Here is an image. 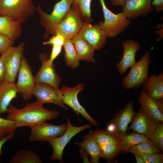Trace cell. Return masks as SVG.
Segmentation results:
<instances>
[{
    "instance_id": "cell-1",
    "label": "cell",
    "mask_w": 163,
    "mask_h": 163,
    "mask_svg": "<svg viewBox=\"0 0 163 163\" xmlns=\"http://www.w3.org/2000/svg\"><path fill=\"white\" fill-rule=\"evenodd\" d=\"M6 118L14 122L17 128L30 127L46 121L58 118L59 113L45 109L43 104L37 101L18 109L13 105L8 108Z\"/></svg>"
},
{
    "instance_id": "cell-2",
    "label": "cell",
    "mask_w": 163,
    "mask_h": 163,
    "mask_svg": "<svg viewBox=\"0 0 163 163\" xmlns=\"http://www.w3.org/2000/svg\"><path fill=\"white\" fill-rule=\"evenodd\" d=\"M104 18V22L97 24L107 38L115 37L122 33L131 24V21L122 11L117 14L112 12L106 6L104 0H100Z\"/></svg>"
},
{
    "instance_id": "cell-3",
    "label": "cell",
    "mask_w": 163,
    "mask_h": 163,
    "mask_svg": "<svg viewBox=\"0 0 163 163\" xmlns=\"http://www.w3.org/2000/svg\"><path fill=\"white\" fill-rule=\"evenodd\" d=\"M73 2V0H60L55 4L50 14L43 11L40 6L37 7L36 10L39 15L40 23L45 29L44 39H47L52 31L63 20Z\"/></svg>"
},
{
    "instance_id": "cell-4",
    "label": "cell",
    "mask_w": 163,
    "mask_h": 163,
    "mask_svg": "<svg viewBox=\"0 0 163 163\" xmlns=\"http://www.w3.org/2000/svg\"><path fill=\"white\" fill-rule=\"evenodd\" d=\"M152 63L150 54L146 51L130 68L128 74L122 79V86L127 90L138 89L142 87L149 77V66Z\"/></svg>"
},
{
    "instance_id": "cell-5",
    "label": "cell",
    "mask_w": 163,
    "mask_h": 163,
    "mask_svg": "<svg viewBox=\"0 0 163 163\" xmlns=\"http://www.w3.org/2000/svg\"><path fill=\"white\" fill-rule=\"evenodd\" d=\"M37 7L33 0H0V15H6L21 24L34 14Z\"/></svg>"
},
{
    "instance_id": "cell-6",
    "label": "cell",
    "mask_w": 163,
    "mask_h": 163,
    "mask_svg": "<svg viewBox=\"0 0 163 163\" xmlns=\"http://www.w3.org/2000/svg\"><path fill=\"white\" fill-rule=\"evenodd\" d=\"M135 113L133 101H130L113 116L108 123L106 130L119 142L126 135L128 125L132 120Z\"/></svg>"
},
{
    "instance_id": "cell-7",
    "label": "cell",
    "mask_w": 163,
    "mask_h": 163,
    "mask_svg": "<svg viewBox=\"0 0 163 163\" xmlns=\"http://www.w3.org/2000/svg\"><path fill=\"white\" fill-rule=\"evenodd\" d=\"M24 43L22 42L17 46H10L1 53L0 58L5 69V81L14 82L24 56Z\"/></svg>"
},
{
    "instance_id": "cell-8",
    "label": "cell",
    "mask_w": 163,
    "mask_h": 163,
    "mask_svg": "<svg viewBox=\"0 0 163 163\" xmlns=\"http://www.w3.org/2000/svg\"><path fill=\"white\" fill-rule=\"evenodd\" d=\"M66 119L67 126L64 133L60 136L52 139L48 141L53 150L50 157L51 159L58 160L62 163L63 162L62 158L63 151L71 139L81 131L92 127L90 123L80 126H74L71 124L68 118H66Z\"/></svg>"
},
{
    "instance_id": "cell-9",
    "label": "cell",
    "mask_w": 163,
    "mask_h": 163,
    "mask_svg": "<svg viewBox=\"0 0 163 163\" xmlns=\"http://www.w3.org/2000/svg\"><path fill=\"white\" fill-rule=\"evenodd\" d=\"M83 22L79 12L72 6L63 20L52 31L50 34H59L65 39H71L78 33Z\"/></svg>"
},
{
    "instance_id": "cell-10",
    "label": "cell",
    "mask_w": 163,
    "mask_h": 163,
    "mask_svg": "<svg viewBox=\"0 0 163 163\" xmlns=\"http://www.w3.org/2000/svg\"><path fill=\"white\" fill-rule=\"evenodd\" d=\"M84 86L82 83L73 87L62 86L60 89L62 101L65 104L69 106L74 110L79 120L80 114L93 125L97 126L99 125L98 123L89 115L78 100V94L83 90Z\"/></svg>"
},
{
    "instance_id": "cell-11",
    "label": "cell",
    "mask_w": 163,
    "mask_h": 163,
    "mask_svg": "<svg viewBox=\"0 0 163 163\" xmlns=\"http://www.w3.org/2000/svg\"><path fill=\"white\" fill-rule=\"evenodd\" d=\"M32 95L37 101L43 104L51 103L56 104L63 109L68 110V107L63 102L60 89L46 84L36 83L32 91Z\"/></svg>"
},
{
    "instance_id": "cell-12",
    "label": "cell",
    "mask_w": 163,
    "mask_h": 163,
    "mask_svg": "<svg viewBox=\"0 0 163 163\" xmlns=\"http://www.w3.org/2000/svg\"><path fill=\"white\" fill-rule=\"evenodd\" d=\"M18 80L15 84L19 93L21 94L24 100H31L32 91L35 84V76L32 73L28 62L23 56L18 72Z\"/></svg>"
},
{
    "instance_id": "cell-13",
    "label": "cell",
    "mask_w": 163,
    "mask_h": 163,
    "mask_svg": "<svg viewBox=\"0 0 163 163\" xmlns=\"http://www.w3.org/2000/svg\"><path fill=\"white\" fill-rule=\"evenodd\" d=\"M67 126V123L54 125L45 122L30 127L31 132L29 140L48 142L52 139L62 135L66 131Z\"/></svg>"
},
{
    "instance_id": "cell-14",
    "label": "cell",
    "mask_w": 163,
    "mask_h": 163,
    "mask_svg": "<svg viewBox=\"0 0 163 163\" xmlns=\"http://www.w3.org/2000/svg\"><path fill=\"white\" fill-rule=\"evenodd\" d=\"M78 33L95 50L102 49L106 43L107 36L97 24L83 21Z\"/></svg>"
},
{
    "instance_id": "cell-15",
    "label": "cell",
    "mask_w": 163,
    "mask_h": 163,
    "mask_svg": "<svg viewBox=\"0 0 163 163\" xmlns=\"http://www.w3.org/2000/svg\"><path fill=\"white\" fill-rule=\"evenodd\" d=\"M38 57L41 66L35 76L36 83H42L58 87L61 79L56 73L53 63L49 62V58L45 53L40 54Z\"/></svg>"
},
{
    "instance_id": "cell-16",
    "label": "cell",
    "mask_w": 163,
    "mask_h": 163,
    "mask_svg": "<svg viewBox=\"0 0 163 163\" xmlns=\"http://www.w3.org/2000/svg\"><path fill=\"white\" fill-rule=\"evenodd\" d=\"M157 124L155 120L140 107L138 112L135 113L129 129L142 134L150 139Z\"/></svg>"
},
{
    "instance_id": "cell-17",
    "label": "cell",
    "mask_w": 163,
    "mask_h": 163,
    "mask_svg": "<svg viewBox=\"0 0 163 163\" xmlns=\"http://www.w3.org/2000/svg\"><path fill=\"white\" fill-rule=\"evenodd\" d=\"M153 0H125L122 7V12L129 19L145 17L152 12L154 7Z\"/></svg>"
},
{
    "instance_id": "cell-18",
    "label": "cell",
    "mask_w": 163,
    "mask_h": 163,
    "mask_svg": "<svg viewBox=\"0 0 163 163\" xmlns=\"http://www.w3.org/2000/svg\"><path fill=\"white\" fill-rule=\"evenodd\" d=\"M122 46L123 51L122 58L116 66L119 73L123 75L136 63V53L141 46L138 41L131 39L123 42Z\"/></svg>"
},
{
    "instance_id": "cell-19",
    "label": "cell",
    "mask_w": 163,
    "mask_h": 163,
    "mask_svg": "<svg viewBox=\"0 0 163 163\" xmlns=\"http://www.w3.org/2000/svg\"><path fill=\"white\" fill-rule=\"evenodd\" d=\"M141 107L157 123L163 122V99H152L142 91L138 100Z\"/></svg>"
},
{
    "instance_id": "cell-20",
    "label": "cell",
    "mask_w": 163,
    "mask_h": 163,
    "mask_svg": "<svg viewBox=\"0 0 163 163\" xmlns=\"http://www.w3.org/2000/svg\"><path fill=\"white\" fill-rule=\"evenodd\" d=\"M142 91L150 97L158 100L163 99V72L152 74L142 86Z\"/></svg>"
},
{
    "instance_id": "cell-21",
    "label": "cell",
    "mask_w": 163,
    "mask_h": 163,
    "mask_svg": "<svg viewBox=\"0 0 163 163\" xmlns=\"http://www.w3.org/2000/svg\"><path fill=\"white\" fill-rule=\"evenodd\" d=\"M21 24L10 17L0 15V34L7 36L14 42L21 35Z\"/></svg>"
},
{
    "instance_id": "cell-22",
    "label": "cell",
    "mask_w": 163,
    "mask_h": 163,
    "mask_svg": "<svg viewBox=\"0 0 163 163\" xmlns=\"http://www.w3.org/2000/svg\"><path fill=\"white\" fill-rule=\"evenodd\" d=\"M19 93L14 82L4 81L0 83V115L7 112L8 108Z\"/></svg>"
},
{
    "instance_id": "cell-23",
    "label": "cell",
    "mask_w": 163,
    "mask_h": 163,
    "mask_svg": "<svg viewBox=\"0 0 163 163\" xmlns=\"http://www.w3.org/2000/svg\"><path fill=\"white\" fill-rule=\"evenodd\" d=\"M80 60L94 63V49L78 33L72 39Z\"/></svg>"
},
{
    "instance_id": "cell-24",
    "label": "cell",
    "mask_w": 163,
    "mask_h": 163,
    "mask_svg": "<svg viewBox=\"0 0 163 163\" xmlns=\"http://www.w3.org/2000/svg\"><path fill=\"white\" fill-rule=\"evenodd\" d=\"M82 138V141L74 142V143L90 155V162L98 163L101 157L99 147L94 138L92 131L90 130Z\"/></svg>"
},
{
    "instance_id": "cell-25",
    "label": "cell",
    "mask_w": 163,
    "mask_h": 163,
    "mask_svg": "<svg viewBox=\"0 0 163 163\" xmlns=\"http://www.w3.org/2000/svg\"><path fill=\"white\" fill-rule=\"evenodd\" d=\"M149 139L144 135L138 133H133L126 135L118 142L120 152L127 153L134 146Z\"/></svg>"
},
{
    "instance_id": "cell-26",
    "label": "cell",
    "mask_w": 163,
    "mask_h": 163,
    "mask_svg": "<svg viewBox=\"0 0 163 163\" xmlns=\"http://www.w3.org/2000/svg\"><path fill=\"white\" fill-rule=\"evenodd\" d=\"M10 163H41L40 156L31 150L22 149L16 152L9 160Z\"/></svg>"
},
{
    "instance_id": "cell-27",
    "label": "cell",
    "mask_w": 163,
    "mask_h": 163,
    "mask_svg": "<svg viewBox=\"0 0 163 163\" xmlns=\"http://www.w3.org/2000/svg\"><path fill=\"white\" fill-rule=\"evenodd\" d=\"M64 59L67 66L74 69L79 65L80 60L71 39H65L63 46Z\"/></svg>"
},
{
    "instance_id": "cell-28",
    "label": "cell",
    "mask_w": 163,
    "mask_h": 163,
    "mask_svg": "<svg viewBox=\"0 0 163 163\" xmlns=\"http://www.w3.org/2000/svg\"><path fill=\"white\" fill-rule=\"evenodd\" d=\"M160 150L156 145L150 139L146 140L133 146L129 152L133 155H139L160 153Z\"/></svg>"
},
{
    "instance_id": "cell-29",
    "label": "cell",
    "mask_w": 163,
    "mask_h": 163,
    "mask_svg": "<svg viewBox=\"0 0 163 163\" xmlns=\"http://www.w3.org/2000/svg\"><path fill=\"white\" fill-rule=\"evenodd\" d=\"M92 0H73L72 5L79 12L84 21L89 23L93 21L91 10Z\"/></svg>"
},
{
    "instance_id": "cell-30",
    "label": "cell",
    "mask_w": 163,
    "mask_h": 163,
    "mask_svg": "<svg viewBox=\"0 0 163 163\" xmlns=\"http://www.w3.org/2000/svg\"><path fill=\"white\" fill-rule=\"evenodd\" d=\"M98 146L101 158L108 162L112 160L120 152L118 144L106 142Z\"/></svg>"
},
{
    "instance_id": "cell-31",
    "label": "cell",
    "mask_w": 163,
    "mask_h": 163,
    "mask_svg": "<svg viewBox=\"0 0 163 163\" xmlns=\"http://www.w3.org/2000/svg\"><path fill=\"white\" fill-rule=\"evenodd\" d=\"M17 128L13 121L0 117V139L5 138L10 133L15 132Z\"/></svg>"
},
{
    "instance_id": "cell-32",
    "label": "cell",
    "mask_w": 163,
    "mask_h": 163,
    "mask_svg": "<svg viewBox=\"0 0 163 163\" xmlns=\"http://www.w3.org/2000/svg\"><path fill=\"white\" fill-rule=\"evenodd\" d=\"M163 122L157 123L150 139L161 151H163Z\"/></svg>"
},
{
    "instance_id": "cell-33",
    "label": "cell",
    "mask_w": 163,
    "mask_h": 163,
    "mask_svg": "<svg viewBox=\"0 0 163 163\" xmlns=\"http://www.w3.org/2000/svg\"><path fill=\"white\" fill-rule=\"evenodd\" d=\"M141 155L145 163L163 162V155L160 152L143 154Z\"/></svg>"
},
{
    "instance_id": "cell-34",
    "label": "cell",
    "mask_w": 163,
    "mask_h": 163,
    "mask_svg": "<svg viewBox=\"0 0 163 163\" xmlns=\"http://www.w3.org/2000/svg\"><path fill=\"white\" fill-rule=\"evenodd\" d=\"M65 39L62 35L57 34L53 35L48 40L43 42L44 45H53L63 46Z\"/></svg>"
},
{
    "instance_id": "cell-35",
    "label": "cell",
    "mask_w": 163,
    "mask_h": 163,
    "mask_svg": "<svg viewBox=\"0 0 163 163\" xmlns=\"http://www.w3.org/2000/svg\"><path fill=\"white\" fill-rule=\"evenodd\" d=\"M14 42L7 36L0 34V54L2 53L10 46Z\"/></svg>"
},
{
    "instance_id": "cell-36",
    "label": "cell",
    "mask_w": 163,
    "mask_h": 163,
    "mask_svg": "<svg viewBox=\"0 0 163 163\" xmlns=\"http://www.w3.org/2000/svg\"><path fill=\"white\" fill-rule=\"evenodd\" d=\"M63 46L53 45L49 62L51 63H53L54 61L59 55L61 52Z\"/></svg>"
},
{
    "instance_id": "cell-37",
    "label": "cell",
    "mask_w": 163,
    "mask_h": 163,
    "mask_svg": "<svg viewBox=\"0 0 163 163\" xmlns=\"http://www.w3.org/2000/svg\"><path fill=\"white\" fill-rule=\"evenodd\" d=\"M152 4L156 12L163 11V0H153Z\"/></svg>"
},
{
    "instance_id": "cell-38",
    "label": "cell",
    "mask_w": 163,
    "mask_h": 163,
    "mask_svg": "<svg viewBox=\"0 0 163 163\" xmlns=\"http://www.w3.org/2000/svg\"><path fill=\"white\" fill-rule=\"evenodd\" d=\"M5 69L2 60L0 58V83L5 81Z\"/></svg>"
},
{
    "instance_id": "cell-39",
    "label": "cell",
    "mask_w": 163,
    "mask_h": 163,
    "mask_svg": "<svg viewBox=\"0 0 163 163\" xmlns=\"http://www.w3.org/2000/svg\"><path fill=\"white\" fill-rule=\"evenodd\" d=\"M15 132H13L10 133L5 138L2 139H0V163L1 160V156L2 154V147L5 142L11 139L14 136Z\"/></svg>"
},
{
    "instance_id": "cell-40",
    "label": "cell",
    "mask_w": 163,
    "mask_h": 163,
    "mask_svg": "<svg viewBox=\"0 0 163 163\" xmlns=\"http://www.w3.org/2000/svg\"><path fill=\"white\" fill-rule=\"evenodd\" d=\"M79 153L83 160L84 163H90L89 160L88 156V154L82 149L80 148Z\"/></svg>"
},
{
    "instance_id": "cell-41",
    "label": "cell",
    "mask_w": 163,
    "mask_h": 163,
    "mask_svg": "<svg viewBox=\"0 0 163 163\" xmlns=\"http://www.w3.org/2000/svg\"><path fill=\"white\" fill-rule=\"evenodd\" d=\"M112 5L114 6H122L125 0H110Z\"/></svg>"
},
{
    "instance_id": "cell-42",
    "label": "cell",
    "mask_w": 163,
    "mask_h": 163,
    "mask_svg": "<svg viewBox=\"0 0 163 163\" xmlns=\"http://www.w3.org/2000/svg\"><path fill=\"white\" fill-rule=\"evenodd\" d=\"M137 163H145L140 155L136 154L134 155Z\"/></svg>"
}]
</instances>
